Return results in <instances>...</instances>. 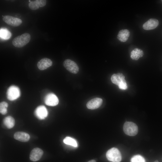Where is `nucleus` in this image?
<instances>
[{
  "label": "nucleus",
  "instance_id": "f257e3e1",
  "mask_svg": "<svg viewBox=\"0 0 162 162\" xmlns=\"http://www.w3.org/2000/svg\"><path fill=\"white\" fill-rule=\"evenodd\" d=\"M30 39V35L25 33L15 38L12 41V44L16 47L20 48L26 45Z\"/></svg>",
  "mask_w": 162,
  "mask_h": 162
},
{
  "label": "nucleus",
  "instance_id": "f03ea898",
  "mask_svg": "<svg viewBox=\"0 0 162 162\" xmlns=\"http://www.w3.org/2000/svg\"><path fill=\"white\" fill-rule=\"evenodd\" d=\"M106 156L107 159L112 162H120L122 160L121 153L118 149L116 148H112L106 152Z\"/></svg>",
  "mask_w": 162,
  "mask_h": 162
},
{
  "label": "nucleus",
  "instance_id": "7ed1b4c3",
  "mask_svg": "<svg viewBox=\"0 0 162 162\" xmlns=\"http://www.w3.org/2000/svg\"><path fill=\"white\" fill-rule=\"evenodd\" d=\"M123 128L124 133L128 136H135L138 132L137 126L132 122H126L124 124Z\"/></svg>",
  "mask_w": 162,
  "mask_h": 162
},
{
  "label": "nucleus",
  "instance_id": "20e7f679",
  "mask_svg": "<svg viewBox=\"0 0 162 162\" xmlns=\"http://www.w3.org/2000/svg\"><path fill=\"white\" fill-rule=\"evenodd\" d=\"M20 94L19 88L14 85L9 87L6 93L7 98L11 101L15 100L18 98L20 96Z\"/></svg>",
  "mask_w": 162,
  "mask_h": 162
},
{
  "label": "nucleus",
  "instance_id": "39448f33",
  "mask_svg": "<svg viewBox=\"0 0 162 162\" xmlns=\"http://www.w3.org/2000/svg\"><path fill=\"white\" fill-rule=\"evenodd\" d=\"M63 65L64 67L71 73L76 74L79 71V68L76 63L70 59L65 60Z\"/></svg>",
  "mask_w": 162,
  "mask_h": 162
},
{
  "label": "nucleus",
  "instance_id": "423d86ee",
  "mask_svg": "<svg viewBox=\"0 0 162 162\" xmlns=\"http://www.w3.org/2000/svg\"><path fill=\"white\" fill-rule=\"evenodd\" d=\"M3 21L8 25L14 27L18 26L21 24V20L10 15H5L3 18Z\"/></svg>",
  "mask_w": 162,
  "mask_h": 162
},
{
  "label": "nucleus",
  "instance_id": "0eeeda50",
  "mask_svg": "<svg viewBox=\"0 0 162 162\" xmlns=\"http://www.w3.org/2000/svg\"><path fill=\"white\" fill-rule=\"evenodd\" d=\"M45 104L48 106H55L58 103V99L57 96L53 93L47 94L44 98Z\"/></svg>",
  "mask_w": 162,
  "mask_h": 162
},
{
  "label": "nucleus",
  "instance_id": "6e6552de",
  "mask_svg": "<svg viewBox=\"0 0 162 162\" xmlns=\"http://www.w3.org/2000/svg\"><path fill=\"white\" fill-rule=\"evenodd\" d=\"M34 114L39 119H44L47 116L48 111L44 106L40 105L37 107L35 109Z\"/></svg>",
  "mask_w": 162,
  "mask_h": 162
},
{
  "label": "nucleus",
  "instance_id": "1a4fd4ad",
  "mask_svg": "<svg viewBox=\"0 0 162 162\" xmlns=\"http://www.w3.org/2000/svg\"><path fill=\"white\" fill-rule=\"evenodd\" d=\"M43 154V151L40 148H36L33 149L30 154V159L33 161H36L40 159Z\"/></svg>",
  "mask_w": 162,
  "mask_h": 162
},
{
  "label": "nucleus",
  "instance_id": "9d476101",
  "mask_svg": "<svg viewBox=\"0 0 162 162\" xmlns=\"http://www.w3.org/2000/svg\"><path fill=\"white\" fill-rule=\"evenodd\" d=\"M103 100L102 99L96 98L89 101L86 104L87 108L90 109L94 110L98 108L102 104Z\"/></svg>",
  "mask_w": 162,
  "mask_h": 162
},
{
  "label": "nucleus",
  "instance_id": "9b49d317",
  "mask_svg": "<svg viewBox=\"0 0 162 162\" xmlns=\"http://www.w3.org/2000/svg\"><path fill=\"white\" fill-rule=\"evenodd\" d=\"M159 24L158 20L151 18L145 22L143 25V28L146 30H150L156 28Z\"/></svg>",
  "mask_w": 162,
  "mask_h": 162
},
{
  "label": "nucleus",
  "instance_id": "f8f14e48",
  "mask_svg": "<svg viewBox=\"0 0 162 162\" xmlns=\"http://www.w3.org/2000/svg\"><path fill=\"white\" fill-rule=\"evenodd\" d=\"M52 62L50 59L44 58L38 62L37 66L39 70H44L52 66Z\"/></svg>",
  "mask_w": 162,
  "mask_h": 162
},
{
  "label": "nucleus",
  "instance_id": "ddd939ff",
  "mask_svg": "<svg viewBox=\"0 0 162 162\" xmlns=\"http://www.w3.org/2000/svg\"><path fill=\"white\" fill-rule=\"evenodd\" d=\"M111 80L113 83L118 86L126 82L124 76L121 73L113 74L111 77Z\"/></svg>",
  "mask_w": 162,
  "mask_h": 162
},
{
  "label": "nucleus",
  "instance_id": "4468645a",
  "mask_svg": "<svg viewBox=\"0 0 162 162\" xmlns=\"http://www.w3.org/2000/svg\"><path fill=\"white\" fill-rule=\"evenodd\" d=\"M14 138L19 141L22 142L28 141L30 138L29 135L27 133L23 132H17L14 135Z\"/></svg>",
  "mask_w": 162,
  "mask_h": 162
},
{
  "label": "nucleus",
  "instance_id": "2eb2a0df",
  "mask_svg": "<svg viewBox=\"0 0 162 162\" xmlns=\"http://www.w3.org/2000/svg\"><path fill=\"white\" fill-rule=\"evenodd\" d=\"M130 32L126 29L120 30L117 36L118 39L122 42L126 41L130 36Z\"/></svg>",
  "mask_w": 162,
  "mask_h": 162
},
{
  "label": "nucleus",
  "instance_id": "dca6fc26",
  "mask_svg": "<svg viewBox=\"0 0 162 162\" xmlns=\"http://www.w3.org/2000/svg\"><path fill=\"white\" fill-rule=\"evenodd\" d=\"M144 54L143 51L136 48L132 50L130 53V57L133 60H137L142 57Z\"/></svg>",
  "mask_w": 162,
  "mask_h": 162
},
{
  "label": "nucleus",
  "instance_id": "f3484780",
  "mask_svg": "<svg viewBox=\"0 0 162 162\" xmlns=\"http://www.w3.org/2000/svg\"><path fill=\"white\" fill-rule=\"evenodd\" d=\"M3 122L4 125L7 128L10 129L14 127L15 124V121L13 117L9 116L4 118Z\"/></svg>",
  "mask_w": 162,
  "mask_h": 162
},
{
  "label": "nucleus",
  "instance_id": "a211bd4d",
  "mask_svg": "<svg viewBox=\"0 0 162 162\" xmlns=\"http://www.w3.org/2000/svg\"><path fill=\"white\" fill-rule=\"evenodd\" d=\"M11 36L10 32L6 29H1L0 30V36L1 38L7 40L9 39Z\"/></svg>",
  "mask_w": 162,
  "mask_h": 162
},
{
  "label": "nucleus",
  "instance_id": "6ab92c4d",
  "mask_svg": "<svg viewBox=\"0 0 162 162\" xmlns=\"http://www.w3.org/2000/svg\"><path fill=\"white\" fill-rule=\"evenodd\" d=\"M63 142L65 144L71 146L76 147L77 146V143L74 139L68 136L66 137L63 140Z\"/></svg>",
  "mask_w": 162,
  "mask_h": 162
},
{
  "label": "nucleus",
  "instance_id": "aec40b11",
  "mask_svg": "<svg viewBox=\"0 0 162 162\" xmlns=\"http://www.w3.org/2000/svg\"><path fill=\"white\" fill-rule=\"evenodd\" d=\"M8 104L5 102L2 101L0 103V112L2 115H5L7 112Z\"/></svg>",
  "mask_w": 162,
  "mask_h": 162
},
{
  "label": "nucleus",
  "instance_id": "412c9836",
  "mask_svg": "<svg viewBox=\"0 0 162 162\" xmlns=\"http://www.w3.org/2000/svg\"><path fill=\"white\" fill-rule=\"evenodd\" d=\"M130 162H146L145 159L142 156L137 154L133 156L130 159Z\"/></svg>",
  "mask_w": 162,
  "mask_h": 162
},
{
  "label": "nucleus",
  "instance_id": "4be33fe9",
  "mask_svg": "<svg viewBox=\"0 0 162 162\" xmlns=\"http://www.w3.org/2000/svg\"><path fill=\"white\" fill-rule=\"evenodd\" d=\"M28 6L30 9L33 10H37L39 8L36 0L31 1L29 2L28 4Z\"/></svg>",
  "mask_w": 162,
  "mask_h": 162
},
{
  "label": "nucleus",
  "instance_id": "5701e85b",
  "mask_svg": "<svg viewBox=\"0 0 162 162\" xmlns=\"http://www.w3.org/2000/svg\"><path fill=\"white\" fill-rule=\"evenodd\" d=\"M38 4L39 7H42L45 6L46 2V0H36Z\"/></svg>",
  "mask_w": 162,
  "mask_h": 162
},
{
  "label": "nucleus",
  "instance_id": "b1692460",
  "mask_svg": "<svg viewBox=\"0 0 162 162\" xmlns=\"http://www.w3.org/2000/svg\"><path fill=\"white\" fill-rule=\"evenodd\" d=\"M119 88L121 89L125 90L127 88L126 82H124L118 86Z\"/></svg>",
  "mask_w": 162,
  "mask_h": 162
},
{
  "label": "nucleus",
  "instance_id": "393cba45",
  "mask_svg": "<svg viewBox=\"0 0 162 162\" xmlns=\"http://www.w3.org/2000/svg\"><path fill=\"white\" fill-rule=\"evenodd\" d=\"M88 162H96V161L95 160H89Z\"/></svg>",
  "mask_w": 162,
  "mask_h": 162
},
{
  "label": "nucleus",
  "instance_id": "a878e982",
  "mask_svg": "<svg viewBox=\"0 0 162 162\" xmlns=\"http://www.w3.org/2000/svg\"><path fill=\"white\" fill-rule=\"evenodd\" d=\"M154 162H159L158 160H156L155 161H154Z\"/></svg>",
  "mask_w": 162,
  "mask_h": 162
},
{
  "label": "nucleus",
  "instance_id": "bb28decb",
  "mask_svg": "<svg viewBox=\"0 0 162 162\" xmlns=\"http://www.w3.org/2000/svg\"><path fill=\"white\" fill-rule=\"evenodd\" d=\"M28 1L30 2H31L30 0H29Z\"/></svg>",
  "mask_w": 162,
  "mask_h": 162
},
{
  "label": "nucleus",
  "instance_id": "cd10ccee",
  "mask_svg": "<svg viewBox=\"0 0 162 162\" xmlns=\"http://www.w3.org/2000/svg\"><path fill=\"white\" fill-rule=\"evenodd\" d=\"M161 2H162V0H161Z\"/></svg>",
  "mask_w": 162,
  "mask_h": 162
}]
</instances>
